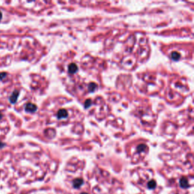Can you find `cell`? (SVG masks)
I'll use <instances>...</instances> for the list:
<instances>
[{"label": "cell", "instance_id": "obj_1", "mask_svg": "<svg viewBox=\"0 0 194 194\" xmlns=\"http://www.w3.org/2000/svg\"><path fill=\"white\" fill-rule=\"evenodd\" d=\"M83 183V181L81 179H76L74 181V187L75 188H78Z\"/></svg>", "mask_w": 194, "mask_h": 194}, {"label": "cell", "instance_id": "obj_2", "mask_svg": "<svg viewBox=\"0 0 194 194\" xmlns=\"http://www.w3.org/2000/svg\"><path fill=\"white\" fill-rule=\"evenodd\" d=\"M26 109H27L28 112H33V111H35L36 107H35V106L32 105V104H28V105H27V106H26Z\"/></svg>", "mask_w": 194, "mask_h": 194}, {"label": "cell", "instance_id": "obj_3", "mask_svg": "<svg viewBox=\"0 0 194 194\" xmlns=\"http://www.w3.org/2000/svg\"><path fill=\"white\" fill-rule=\"evenodd\" d=\"M148 187H149L150 189H154L156 187V183L155 181H151L148 183Z\"/></svg>", "mask_w": 194, "mask_h": 194}, {"label": "cell", "instance_id": "obj_4", "mask_svg": "<svg viewBox=\"0 0 194 194\" xmlns=\"http://www.w3.org/2000/svg\"><path fill=\"white\" fill-rule=\"evenodd\" d=\"M181 185L183 187H187L188 182L187 181V179H185V178L182 179L181 181Z\"/></svg>", "mask_w": 194, "mask_h": 194}, {"label": "cell", "instance_id": "obj_5", "mask_svg": "<svg viewBox=\"0 0 194 194\" xmlns=\"http://www.w3.org/2000/svg\"><path fill=\"white\" fill-rule=\"evenodd\" d=\"M3 146V144L2 143H0V148H2Z\"/></svg>", "mask_w": 194, "mask_h": 194}, {"label": "cell", "instance_id": "obj_6", "mask_svg": "<svg viewBox=\"0 0 194 194\" xmlns=\"http://www.w3.org/2000/svg\"><path fill=\"white\" fill-rule=\"evenodd\" d=\"M2 13L0 12V19L2 18Z\"/></svg>", "mask_w": 194, "mask_h": 194}, {"label": "cell", "instance_id": "obj_7", "mask_svg": "<svg viewBox=\"0 0 194 194\" xmlns=\"http://www.w3.org/2000/svg\"><path fill=\"white\" fill-rule=\"evenodd\" d=\"M1 118H2V115L0 114V119H1Z\"/></svg>", "mask_w": 194, "mask_h": 194}]
</instances>
